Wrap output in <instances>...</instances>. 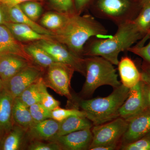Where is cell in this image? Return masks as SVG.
<instances>
[{"label": "cell", "mask_w": 150, "mask_h": 150, "mask_svg": "<svg viewBox=\"0 0 150 150\" xmlns=\"http://www.w3.org/2000/svg\"><path fill=\"white\" fill-rule=\"evenodd\" d=\"M143 93L142 81L129 88V95L118 110V117L128 121L146 108Z\"/></svg>", "instance_id": "obj_12"}, {"label": "cell", "mask_w": 150, "mask_h": 150, "mask_svg": "<svg viewBox=\"0 0 150 150\" xmlns=\"http://www.w3.org/2000/svg\"><path fill=\"white\" fill-rule=\"evenodd\" d=\"M93 125L86 117L71 116L60 122L56 136H63L80 130L91 129Z\"/></svg>", "instance_id": "obj_21"}, {"label": "cell", "mask_w": 150, "mask_h": 150, "mask_svg": "<svg viewBox=\"0 0 150 150\" xmlns=\"http://www.w3.org/2000/svg\"><path fill=\"white\" fill-rule=\"evenodd\" d=\"M119 149L122 150H150V133L135 142L121 145Z\"/></svg>", "instance_id": "obj_30"}, {"label": "cell", "mask_w": 150, "mask_h": 150, "mask_svg": "<svg viewBox=\"0 0 150 150\" xmlns=\"http://www.w3.org/2000/svg\"><path fill=\"white\" fill-rule=\"evenodd\" d=\"M60 124V122L52 118L35 123L26 131L25 140L29 142L50 141L57 134Z\"/></svg>", "instance_id": "obj_14"}, {"label": "cell", "mask_w": 150, "mask_h": 150, "mask_svg": "<svg viewBox=\"0 0 150 150\" xmlns=\"http://www.w3.org/2000/svg\"><path fill=\"white\" fill-rule=\"evenodd\" d=\"M150 36V30L149 31V33L147 34L141 40V41H140L139 43H138L137 45L136 46H144V44L146 41L148 40V39L149 38Z\"/></svg>", "instance_id": "obj_41"}, {"label": "cell", "mask_w": 150, "mask_h": 150, "mask_svg": "<svg viewBox=\"0 0 150 150\" xmlns=\"http://www.w3.org/2000/svg\"><path fill=\"white\" fill-rule=\"evenodd\" d=\"M74 71L71 67L56 62L48 67L46 76L43 77V82L47 87L73 101L74 98L70 89L71 80Z\"/></svg>", "instance_id": "obj_6"}, {"label": "cell", "mask_w": 150, "mask_h": 150, "mask_svg": "<svg viewBox=\"0 0 150 150\" xmlns=\"http://www.w3.org/2000/svg\"><path fill=\"white\" fill-rule=\"evenodd\" d=\"M14 99L4 88L0 90V140L5 138L14 126L12 118Z\"/></svg>", "instance_id": "obj_15"}, {"label": "cell", "mask_w": 150, "mask_h": 150, "mask_svg": "<svg viewBox=\"0 0 150 150\" xmlns=\"http://www.w3.org/2000/svg\"><path fill=\"white\" fill-rule=\"evenodd\" d=\"M0 6V25H4L8 22V20L6 11L5 6L3 5Z\"/></svg>", "instance_id": "obj_40"}, {"label": "cell", "mask_w": 150, "mask_h": 150, "mask_svg": "<svg viewBox=\"0 0 150 150\" xmlns=\"http://www.w3.org/2000/svg\"><path fill=\"white\" fill-rule=\"evenodd\" d=\"M86 80L82 88L81 98L91 97L97 89L102 86L118 87L121 83L113 65L109 61L98 56H88L84 59Z\"/></svg>", "instance_id": "obj_4"}, {"label": "cell", "mask_w": 150, "mask_h": 150, "mask_svg": "<svg viewBox=\"0 0 150 150\" xmlns=\"http://www.w3.org/2000/svg\"><path fill=\"white\" fill-rule=\"evenodd\" d=\"M44 82L42 86V97L40 103L51 111L60 107V102L48 93Z\"/></svg>", "instance_id": "obj_32"}, {"label": "cell", "mask_w": 150, "mask_h": 150, "mask_svg": "<svg viewBox=\"0 0 150 150\" xmlns=\"http://www.w3.org/2000/svg\"><path fill=\"white\" fill-rule=\"evenodd\" d=\"M33 63L13 55L0 56V78L6 81L23 69Z\"/></svg>", "instance_id": "obj_17"}, {"label": "cell", "mask_w": 150, "mask_h": 150, "mask_svg": "<svg viewBox=\"0 0 150 150\" xmlns=\"http://www.w3.org/2000/svg\"><path fill=\"white\" fill-rule=\"evenodd\" d=\"M3 87V81L0 78V90Z\"/></svg>", "instance_id": "obj_43"}, {"label": "cell", "mask_w": 150, "mask_h": 150, "mask_svg": "<svg viewBox=\"0 0 150 150\" xmlns=\"http://www.w3.org/2000/svg\"><path fill=\"white\" fill-rule=\"evenodd\" d=\"M93 0H74L76 13L80 14L84 10L89 8Z\"/></svg>", "instance_id": "obj_35"}, {"label": "cell", "mask_w": 150, "mask_h": 150, "mask_svg": "<svg viewBox=\"0 0 150 150\" xmlns=\"http://www.w3.org/2000/svg\"><path fill=\"white\" fill-rule=\"evenodd\" d=\"M29 109L35 123L52 118L51 111L44 107L40 103L30 105Z\"/></svg>", "instance_id": "obj_29"}, {"label": "cell", "mask_w": 150, "mask_h": 150, "mask_svg": "<svg viewBox=\"0 0 150 150\" xmlns=\"http://www.w3.org/2000/svg\"><path fill=\"white\" fill-rule=\"evenodd\" d=\"M35 43L46 51L57 63L68 65L75 71L85 76L84 59L75 55L64 44L54 41L52 38L38 40Z\"/></svg>", "instance_id": "obj_8"}, {"label": "cell", "mask_w": 150, "mask_h": 150, "mask_svg": "<svg viewBox=\"0 0 150 150\" xmlns=\"http://www.w3.org/2000/svg\"><path fill=\"white\" fill-rule=\"evenodd\" d=\"M127 121L128 127L121 139V146L135 142L150 133V108H146Z\"/></svg>", "instance_id": "obj_10"}, {"label": "cell", "mask_w": 150, "mask_h": 150, "mask_svg": "<svg viewBox=\"0 0 150 150\" xmlns=\"http://www.w3.org/2000/svg\"><path fill=\"white\" fill-rule=\"evenodd\" d=\"M26 131L20 126L14 125L9 133L5 137L3 142L2 149H20L25 140Z\"/></svg>", "instance_id": "obj_22"}, {"label": "cell", "mask_w": 150, "mask_h": 150, "mask_svg": "<svg viewBox=\"0 0 150 150\" xmlns=\"http://www.w3.org/2000/svg\"><path fill=\"white\" fill-rule=\"evenodd\" d=\"M71 116L86 117V114L83 110L76 108L64 109L59 107L51 111L52 118L59 122Z\"/></svg>", "instance_id": "obj_28"}, {"label": "cell", "mask_w": 150, "mask_h": 150, "mask_svg": "<svg viewBox=\"0 0 150 150\" xmlns=\"http://www.w3.org/2000/svg\"><path fill=\"white\" fill-rule=\"evenodd\" d=\"M138 1L142 7L150 3V0H138Z\"/></svg>", "instance_id": "obj_42"}, {"label": "cell", "mask_w": 150, "mask_h": 150, "mask_svg": "<svg viewBox=\"0 0 150 150\" xmlns=\"http://www.w3.org/2000/svg\"><path fill=\"white\" fill-rule=\"evenodd\" d=\"M118 66L121 83L126 87L131 88L141 81V72L134 61L128 56L122 57Z\"/></svg>", "instance_id": "obj_16"}, {"label": "cell", "mask_w": 150, "mask_h": 150, "mask_svg": "<svg viewBox=\"0 0 150 150\" xmlns=\"http://www.w3.org/2000/svg\"><path fill=\"white\" fill-rule=\"evenodd\" d=\"M5 7L9 22L26 25L38 33L50 36L52 38L54 34L53 31L46 29L30 18L23 12L19 6L11 7L5 6Z\"/></svg>", "instance_id": "obj_18"}, {"label": "cell", "mask_w": 150, "mask_h": 150, "mask_svg": "<svg viewBox=\"0 0 150 150\" xmlns=\"http://www.w3.org/2000/svg\"><path fill=\"white\" fill-rule=\"evenodd\" d=\"M118 26L115 34L110 38H91L84 47L83 56H100L113 65H118L120 53L127 51L144 36L133 21L124 23Z\"/></svg>", "instance_id": "obj_2"}, {"label": "cell", "mask_w": 150, "mask_h": 150, "mask_svg": "<svg viewBox=\"0 0 150 150\" xmlns=\"http://www.w3.org/2000/svg\"><path fill=\"white\" fill-rule=\"evenodd\" d=\"M4 25L9 29L14 37L19 41H38L52 38L38 33L26 25L11 22L6 23Z\"/></svg>", "instance_id": "obj_19"}, {"label": "cell", "mask_w": 150, "mask_h": 150, "mask_svg": "<svg viewBox=\"0 0 150 150\" xmlns=\"http://www.w3.org/2000/svg\"><path fill=\"white\" fill-rule=\"evenodd\" d=\"M22 11L33 21H36L42 13V7L35 1H28L19 5Z\"/></svg>", "instance_id": "obj_27"}, {"label": "cell", "mask_w": 150, "mask_h": 150, "mask_svg": "<svg viewBox=\"0 0 150 150\" xmlns=\"http://www.w3.org/2000/svg\"><path fill=\"white\" fill-rule=\"evenodd\" d=\"M120 146L121 142H115L95 147L90 150H114L119 149Z\"/></svg>", "instance_id": "obj_37"}, {"label": "cell", "mask_w": 150, "mask_h": 150, "mask_svg": "<svg viewBox=\"0 0 150 150\" xmlns=\"http://www.w3.org/2000/svg\"><path fill=\"white\" fill-rule=\"evenodd\" d=\"M42 1V0H3L1 4L7 7L19 5L22 3L28 1Z\"/></svg>", "instance_id": "obj_39"}, {"label": "cell", "mask_w": 150, "mask_h": 150, "mask_svg": "<svg viewBox=\"0 0 150 150\" xmlns=\"http://www.w3.org/2000/svg\"><path fill=\"white\" fill-rule=\"evenodd\" d=\"M54 33L52 38L64 44L79 57L83 56L84 47L92 37L106 36L108 30L91 15H68L64 25Z\"/></svg>", "instance_id": "obj_1"}, {"label": "cell", "mask_w": 150, "mask_h": 150, "mask_svg": "<svg viewBox=\"0 0 150 150\" xmlns=\"http://www.w3.org/2000/svg\"><path fill=\"white\" fill-rule=\"evenodd\" d=\"M149 39V42L146 46H132L127 50V51L140 56L144 60V63L149 65H150V36Z\"/></svg>", "instance_id": "obj_34"}, {"label": "cell", "mask_w": 150, "mask_h": 150, "mask_svg": "<svg viewBox=\"0 0 150 150\" xmlns=\"http://www.w3.org/2000/svg\"><path fill=\"white\" fill-rule=\"evenodd\" d=\"M24 47L33 62L42 68H48L56 62L46 51L35 43Z\"/></svg>", "instance_id": "obj_24"}, {"label": "cell", "mask_w": 150, "mask_h": 150, "mask_svg": "<svg viewBox=\"0 0 150 150\" xmlns=\"http://www.w3.org/2000/svg\"><path fill=\"white\" fill-rule=\"evenodd\" d=\"M129 91V88L121 84L105 97L74 98V108L77 106L80 108L85 112L86 117L91 121L93 126L100 125L119 117L118 110L128 97Z\"/></svg>", "instance_id": "obj_3"}, {"label": "cell", "mask_w": 150, "mask_h": 150, "mask_svg": "<svg viewBox=\"0 0 150 150\" xmlns=\"http://www.w3.org/2000/svg\"><path fill=\"white\" fill-rule=\"evenodd\" d=\"M142 7L138 0H93L89 8L95 16L118 25L134 20Z\"/></svg>", "instance_id": "obj_5"}, {"label": "cell", "mask_w": 150, "mask_h": 150, "mask_svg": "<svg viewBox=\"0 0 150 150\" xmlns=\"http://www.w3.org/2000/svg\"><path fill=\"white\" fill-rule=\"evenodd\" d=\"M54 8L58 12L65 14L76 13L74 0H49Z\"/></svg>", "instance_id": "obj_31"}, {"label": "cell", "mask_w": 150, "mask_h": 150, "mask_svg": "<svg viewBox=\"0 0 150 150\" xmlns=\"http://www.w3.org/2000/svg\"><path fill=\"white\" fill-rule=\"evenodd\" d=\"M3 0H0V3H1L2 1Z\"/></svg>", "instance_id": "obj_44"}, {"label": "cell", "mask_w": 150, "mask_h": 150, "mask_svg": "<svg viewBox=\"0 0 150 150\" xmlns=\"http://www.w3.org/2000/svg\"><path fill=\"white\" fill-rule=\"evenodd\" d=\"M93 139L91 129L80 130L53 137L49 142L57 143L62 150H88Z\"/></svg>", "instance_id": "obj_11"}, {"label": "cell", "mask_w": 150, "mask_h": 150, "mask_svg": "<svg viewBox=\"0 0 150 150\" xmlns=\"http://www.w3.org/2000/svg\"><path fill=\"white\" fill-rule=\"evenodd\" d=\"M128 126V121L119 117L103 124L93 126L91 128L93 139L88 150L106 144L121 143Z\"/></svg>", "instance_id": "obj_7"}, {"label": "cell", "mask_w": 150, "mask_h": 150, "mask_svg": "<svg viewBox=\"0 0 150 150\" xmlns=\"http://www.w3.org/2000/svg\"><path fill=\"white\" fill-rule=\"evenodd\" d=\"M12 118L14 125L20 126L26 131L35 123L30 114L29 107L25 105L18 97L14 99Z\"/></svg>", "instance_id": "obj_20"}, {"label": "cell", "mask_w": 150, "mask_h": 150, "mask_svg": "<svg viewBox=\"0 0 150 150\" xmlns=\"http://www.w3.org/2000/svg\"><path fill=\"white\" fill-rule=\"evenodd\" d=\"M42 75L43 70L32 64L3 82V88L15 98L18 97L25 89L42 77Z\"/></svg>", "instance_id": "obj_9"}, {"label": "cell", "mask_w": 150, "mask_h": 150, "mask_svg": "<svg viewBox=\"0 0 150 150\" xmlns=\"http://www.w3.org/2000/svg\"><path fill=\"white\" fill-rule=\"evenodd\" d=\"M132 21L144 37L150 30V3L142 7L139 13Z\"/></svg>", "instance_id": "obj_26"}, {"label": "cell", "mask_w": 150, "mask_h": 150, "mask_svg": "<svg viewBox=\"0 0 150 150\" xmlns=\"http://www.w3.org/2000/svg\"><path fill=\"white\" fill-rule=\"evenodd\" d=\"M67 16L68 14L59 12H48L42 17L40 22L45 28L54 31L59 29L64 25Z\"/></svg>", "instance_id": "obj_25"}, {"label": "cell", "mask_w": 150, "mask_h": 150, "mask_svg": "<svg viewBox=\"0 0 150 150\" xmlns=\"http://www.w3.org/2000/svg\"><path fill=\"white\" fill-rule=\"evenodd\" d=\"M141 73V81L150 84V65L144 63Z\"/></svg>", "instance_id": "obj_36"}, {"label": "cell", "mask_w": 150, "mask_h": 150, "mask_svg": "<svg viewBox=\"0 0 150 150\" xmlns=\"http://www.w3.org/2000/svg\"><path fill=\"white\" fill-rule=\"evenodd\" d=\"M34 141L29 142L27 149L29 150H61L57 143L49 141Z\"/></svg>", "instance_id": "obj_33"}, {"label": "cell", "mask_w": 150, "mask_h": 150, "mask_svg": "<svg viewBox=\"0 0 150 150\" xmlns=\"http://www.w3.org/2000/svg\"><path fill=\"white\" fill-rule=\"evenodd\" d=\"M142 86L145 104L150 108V84L142 81Z\"/></svg>", "instance_id": "obj_38"}, {"label": "cell", "mask_w": 150, "mask_h": 150, "mask_svg": "<svg viewBox=\"0 0 150 150\" xmlns=\"http://www.w3.org/2000/svg\"><path fill=\"white\" fill-rule=\"evenodd\" d=\"M43 83L42 76L25 89L18 97L28 107L40 103L42 97V86Z\"/></svg>", "instance_id": "obj_23"}, {"label": "cell", "mask_w": 150, "mask_h": 150, "mask_svg": "<svg viewBox=\"0 0 150 150\" xmlns=\"http://www.w3.org/2000/svg\"><path fill=\"white\" fill-rule=\"evenodd\" d=\"M15 38L5 25H0V56L13 55L21 57L33 63L24 47Z\"/></svg>", "instance_id": "obj_13"}]
</instances>
